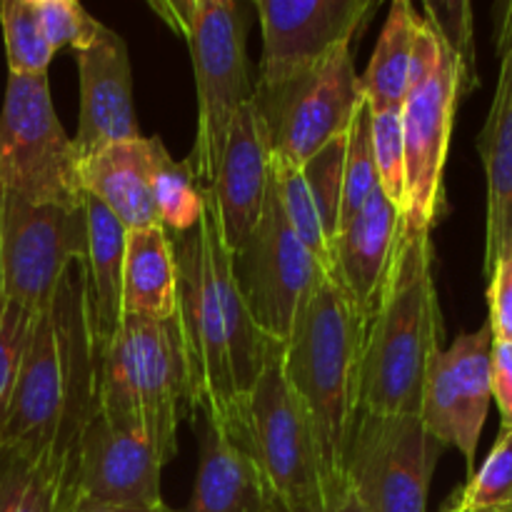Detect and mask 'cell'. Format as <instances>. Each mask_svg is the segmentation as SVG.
<instances>
[{"label": "cell", "instance_id": "6da1fadb", "mask_svg": "<svg viewBox=\"0 0 512 512\" xmlns=\"http://www.w3.org/2000/svg\"><path fill=\"white\" fill-rule=\"evenodd\" d=\"M178 263V310L190 413L213 423L243 448L248 395L270 345L255 325L205 195V213L188 233L170 235Z\"/></svg>", "mask_w": 512, "mask_h": 512}, {"label": "cell", "instance_id": "7a4b0ae2", "mask_svg": "<svg viewBox=\"0 0 512 512\" xmlns=\"http://www.w3.org/2000/svg\"><path fill=\"white\" fill-rule=\"evenodd\" d=\"M100 345L90 318L88 270L75 260L33 315L18 380L0 425V448L70 460L98 410Z\"/></svg>", "mask_w": 512, "mask_h": 512}, {"label": "cell", "instance_id": "3957f363", "mask_svg": "<svg viewBox=\"0 0 512 512\" xmlns=\"http://www.w3.org/2000/svg\"><path fill=\"white\" fill-rule=\"evenodd\" d=\"M433 240L403 225L378 310L365 325L358 370L360 413L418 415L425 373L440 350Z\"/></svg>", "mask_w": 512, "mask_h": 512}, {"label": "cell", "instance_id": "277c9868", "mask_svg": "<svg viewBox=\"0 0 512 512\" xmlns=\"http://www.w3.org/2000/svg\"><path fill=\"white\" fill-rule=\"evenodd\" d=\"M365 323L338 280L323 275L300 300L293 333L283 345L285 373L303 400L318 440L328 485L348 488L345 458L358 405V370Z\"/></svg>", "mask_w": 512, "mask_h": 512}, {"label": "cell", "instance_id": "5b68a950", "mask_svg": "<svg viewBox=\"0 0 512 512\" xmlns=\"http://www.w3.org/2000/svg\"><path fill=\"white\" fill-rule=\"evenodd\" d=\"M150 8L188 43L198 85V130L185 165L210 188L230 125L253 100L245 40L255 8L240 0H153Z\"/></svg>", "mask_w": 512, "mask_h": 512}, {"label": "cell", "instance_id": "8992f818", "mask_svg": "<svg viewBox=\"0 0 512 512\" xmlns=\"http://www.w3.org/2000/svg\"><path fill=\"white\" fill-rule=\"evenodd\" d=\"M188 405L178 323L125 315L100 345L98 413L123 430L143 433L163 465L178 455L180 410Z\"/></svg>", "mask_w": 512, "mask_h": 512}, {"label": "cell", "instance_id": "52a82bcc", "mask_svg": "<svg viewBox=\"0 0 512 512\" xmlns=\"http://www.w3.org/2000/svg\"><path fill=\"white\" fill-rule=\"evenodd\" d=\"M463 95V68L458 58L433 23L420 15L410 85L400 105L405 143V228L430 233L443 213L445 160Z\"/></svg>", "mask_w": 512, "mask_h": 512}, {"label": "cell", "instance_id": "ba28073f", "mask_svg": "<svg viewBox=\"0 0 512 512\" xmlns=\"http://www.w3.org/2000/svg\"><path fill=\"white\" fill-rule=\"evenodd\" d=\"M285 343L270 345L245 410L243 450L283 510L328 503L345 490L328 485L318 440L303 400L285 373Z\"/></svg>", "mask_w": 512, "mask_h": 512}, {"label": "cell", "instance_id": "9c48e42d", "mask_svg": "<svg viewBox=\"0 0 512 512\" xmlns=\"http://www.w3.org/2000/svg\"><path fill=\"white\" fill-rule=\"evenodd\" d=\"M73 138L60 125L48 75H10L0 113V193L33 205L83 208Z\"/></svg>", "mask_w": 512, "mask_h": 512}, {"label": "cell", "instance_id": "30bf717a", "mask_svg": "<svg viewBox=\"0 0 512 512\" xmlns=\"http://www.w3.org/2000/svg\"><path fill=\"white\" fill-rule=\"evenodd\" d=\"M253 103L263 118L273 158L305 165L330 140L348 133L363 103L353 45H343L275 83H255Z\"/></svg>", "mask_w": 512, "mask_h": 512}, {"label": "cell", "instance_id": "8fae6325", "mask_svg": "<svg viewBox=\"0 0 512 512\" xmlns=\"http://www.w3.org/2000/svg\"><path fill=\"white\" fill-rule=\"evenodd\" d=\"M445 445L420 415L360 413L345 458V478L365 512H425Z\"/></svg>", "mask_w": 512, "mask_h": 512}, {"label": "cell", "instance_id": "7c38bea8", "mask_svg": "<svg viewBox=\"0 0 512 512\" xmlns=\"http://www.w3.org/2000/svg\"><path fill=\"white\" fill-rule=\"evenodd\" d=\"M230 268L255 325L268 338L288 343L300 300L328 273L290 228L273 158L263 213L243 248L230 255Z\"/></svg>", "mask_w": 512, "mask_h": 512}, {"label": "cell", "instance_id": "4fadbf2b", "mask_svg": "<svg viewBox=\"0 0 512 512\" xmlns=\"http://www.w3.org/2000/svg\"><path fill=\"white\" fill-rule=\"evenodd\" d=\"M88 255V220L83 208L33 205L3 195L0 213V295L38 313L60 278Z\"/></svg>", "mask_w": 512, "mask_h": 512}, {"label": "cell", "instance_id": "5bb4252c", "mask_svg": "<svg viewBox=\"0 0 512 512\" xmlns=\"http://www.w3.org/2000/svg\"><path fill=\"white\" fill-rule=\"evenodd\" d=\"M490 353L493 330L488 323L475 333H463L430 360L420 398L418 415L425 430L445 448H455L463 455L468 478L475 473L480 435L493 403Z\"/></svg>", "mask_w": 512, "mask_h": 512}, {"label": "cell", "instance_id": "9a60e30c", "mask_svg": "<svg viewBox=\"0 0 512 512\" xmlns=\"http://www.w3.org/2000/svg\"><path fill=\"white\" fill-rule=\"evenodd\" d=\"M263 30L258 83H275L353 45L378 0H255Z\"/></svg>", "mask_w": 512, "mask_h": 512}, {"label": "cell", "instance_id": "2e32d148", "mask_svg": "<svg viewBox=\"0 0 512 512\" xmlns=\"http://www.w3.org/2000/svg\"><path fill=\"white\" fill-rule=\"evenodd\" d=\"M163 468L143 433L118 428L95 410L75 448L70 488L75 498L95 503L160 505Z\"/></svg>", "mask_w": 512, "mask_h": 512}, {"label": "cell", "instance_id": "e0dca14e", "mask_svg": "<svg viewBox=\"0 0 512 512\" xmlns=\"http://www.w3.org/2000/svg\"><path fill=\"white\" fill-rule=\"evenodd\" d=\"M80 78V125L73 138L78 160L115 143L140 138L133 108V68L123 35L100 25L75 50Z\"/></svg>", "mask_w": 512, "mask_h": 512}, {"label": "cell", "instance_id": "ac0fdd59", "mask_svg": "<svg viewBox=\"0 0 512 512\" xmlns=\"http://www.w3.org/2000/svg\"><path fill=\"white\" fill-rule=\"evenodd\" d=\"M270 180V143L263 118L250 100L238 110L225 140L223 158L210 188L208 203L218 220L220 238L230 255L250 238L263 213Z\"/></svg>", "mask_w": 512, "mask_h": 512}, {"label": "cell", "instance_id": "d6986e66", "mask_svg": "<svg viewBox=\"0 0 512 512\" xmlns=\"http://www.w3.org/2000/svg\"><path fill=\"white\" fill-rule=\"evenodd\" d=\"M403 235V213L375 190L368 203L335 233L333 275L365 325L378 310Z\"/></svg>", "mask_w": 512, "mask_h": 512}, {"label": "cell", "instance_id": "ffe728a7", "mask_svg": "<svg viewBox=\"0 0 512 512\" xmlns=\"http://www.w3.org/2000/svg\"><path fill=\"white\" fill-rule=\"evenodd\" d=\"M500 78L488 120L478 138L488 180L483 273L490 278L495 265L512 253V45L498 43Z\"/></svg>", "mask_w": 512, "mask_h": 512}, {"label": "cell", "instance_id": "44dd1931", "mask_svg": "<svg viewBox=\"0 0 512 512\" xmlns=\"http://www.w3.org/2000/svg\"><path fill=\"white\" fill-rule=\"evenodd\" d=\"M200 463L193 495L175 512H275L273 495L250 455L225 438L213 423L198 418Z\"/></svg>", "mask_w": 512, "mask_h": 512}, {"label": "cell", "instance_id": "7402d4cb", "mask_svg": "<svg viewBox=\"0 0 512 512\" xmlns=\"http://www.w3.org/2000/svg\"><path fill=\"white\" fill-rule=\"evenodd\" d=\"M80 188L98 198L123 228L160 225L150 198V138L115 143L78 163Z\"/></svg>", "mask_w": 512, "mask_h": 512}, {"label": "cell", "instance_id": "603a6c76", "mask_svg": "<svg viewBox=\"0 0 512 512\" xmlns=\"http://www.w3.org/2000/svg\"><path fill=\"white\" fill-rule=\"evenodd\" d=\"M178 310V263L163 225L130 230L123 263V318L173 320Z\"/></svg>", "mask_w": 512, "mask_h": 512}, {"label": "cell", "instance_id": "cb8c5ba5", "mask_svg": "<svg viewBox=\"0 0 512 512\" xmlns=\"http://www.w3.org/2000/svg\"><path fill=\"white\" fill-rule=\"evenodd\" d=\"M88 220V298L98 345L108 343L123 323V263L128 230L93 195H85Z\"/></svg>", "mask_w": 512, "mask_h": 512}, {"label": "cell", "instance_id": "d4e9b609", "mask_svg": "<svg viewBox=\"0 0 512 512\" xmlns=\"http://www.w3.org/2000/svg\"><path fill=\"white\" fill-rule=\"evenodd\" d=\"M418 23L420 15L408 0H395L390 5L373 58L365 73L358 75L360 95L370 110H400L403 105L410 85Z\"/></svg>", "mask_w": 512, "mask_h": 512}, {"label": "cell", "instance_id": "484cf974", "mask_svg": "<svg viewBox=\"0 0 512 512\" xmlns=\"http://www.w3.org/2000/svg\"><path fill=\"white\" fill-rule=\"evenodd\" d=\"M70 475V460L0 448V512H68L75 498Z\"/></svg>", "mask_w": 512, "mask_h": 512}, {"label": "cell", "instance_id": "4316f807", "mask_svg": "<svg viewBox=\"0 0 512 512\" xmlns=\"http://www.w3.org/2000/svg\"><path fill=\"white\" fill-rule=\"evenodd\" d=\"M150 198L158 223L168 235L188 233L205 213V188L195 180L190 168L175 163L163 140L150 138Z\"/></svg>", "mask_w": 512, "mask_h": 512}, {"label": "cell", "instance_id": "83f0119b", "mask_svg": "<svg viewBox=\"0 0 512 512\" xmlns=\"http://www.w3.org/2000/svg\"><path fill=\"white\" fill-rule=\"evenodd\" d=\"M270 158H273V153H270ZM273 170L278 175L280 195H283V208L285 215H288L290 228L298 235L303 248L313 255L315 263L323 268V273L333 275V243L325 233L318 205H315L313 195L305 185L303 170H300V165L285 163L280 158H273Z\"/></svg>", "mask_w": 512, "mask_h": 512}, {"label": "cell", "instance_id": "f1b7e54d", "mask_svg": "<svg viewBox=\"0 0 512 512\" xmlns=\"http://www.w3.org/2000/svg\"><path fill=\"white\" fill-rule=\"evenodd\" d=\"M0 28L10 75H48L55 53L45 40L35 0H0Z\"/></svg>", "mask_w": 512, "mask_h": 512}, {"label": "cell", "instance_id": "f546056e", "mask_svg": "<svg viewBox=\"0 0 512 512\" xmlns=\"http://www.w3.org/2000/svg\"><path fill=\"white\" fill-rule=\"evenodd\" d=\"M378 188V170H375L373 140H370V110L368 105L360 103L348 128V145H345L343 200H340L338 230L368 203V198Z\"/></svg>", "mask_w": 512, "mask_h": 512}, {"label": "cell", "instance_id": "4dcf8cb0", "mask_svg": "<svg viewBox=\"0 0 512 512\" xmlns=\"http://www.w3.org/2000/svg\"><path fill=\"white\" fill-rule=\"evenodd\" d=\"M500 505L512 508V428L500 430L498 443L485 458L483 468L470 475L443 512H470Z\"/></svg>", "mask_w": 512, "mask_h": 512}, {"label": "cell", "instance_id": "1f68e13d", "mask_svg": "<svg viewBox=\"0 0 512 512\" xmlns=\"http://www.w3.org/2000/svg\"><path fill=\"white\" fill-rule=\"evenodd\" d=\"M345 145H348V133L338 135L330 140L325 148H320L303 170L305 185H308L310 195H313L318 213L323 218L325 233H328L330 243L335 240L340 225V200H343V170H345Z\"/></svg>", "mask_w": 512, "mask_h": 512}, {"label": "cell", "instance_id": "d6a6232c", "mask_svg": "<svg viewBox=\"0 0 512 512\" xmlns=\"http://www.w3.org/2000/svg\"><path fill=\"white\" fill-rule=\"evenodd\" d=\"M370 140L380 190L405 215V143L400 110H370Z\"/></svg>", "mask_w": 512, "mask_h": 512}, {"label": "cell", "instance_id": "836d02e7", "mask_svg": "<svg viewBox=\"0 0 512 512\" xmlns=\"http://www.w3.org/2000/svg\"><path fill=\"white\" fill-rule=\"evenodd\" d=\"M423 18L433 23L440 38L458 58L463 68L465 95L478 85V70H475V30H473V8L465 0H428L423 3Z\"/></svg>", "mask_w": 512, "mask_h": 512}, {"label": "cell", "instance_id": "e575fe53", "mask_svg": "<svg viewBox=\"0 0 512 512\" xmlns=\"http://www.w3.org/2000/svg\"><path fill=\"white\" fill-rule=\"evenodd\" d=\"M33 315L23 305L0 295V425H3L5 410H8L10 395H13L15 380H18L20 360H23L25 345H28Z\"/></svg>", "mask_w": 512, "mask_h": 512}, {"label": "cell", "instance_id": "d590c367", "mask_svg": "<svg viewBox=\"0 0 512 512\" xmlns=\"http://www.w3.org/2000/svg\"><path fill=\"white\" fill-rule=\"evenodd\" d=\"M40 25L48 45L55 50L83 48L90 38L100 30V20H95L78 0H35Z\"/></svg>", "mask_w": 512, "mask_h": 512}, {"label": "cell", "instance_id": "8d00e7d4", "mask_svg": "<svg viewBox=\"0 0 512 512\" xmlns=\"http://www.w3.org/2000/svg\"><path fill=\"white\" fill-rule=\"evenodd\" d=\"M488 280V325L495 340H510L512 343V253L495 265Z\"/></svg>", "mask_w": 512, "mask_h": 512}, {"label": "cell", "instance_id": "74e56055", "mask_svg": "<svg viewBox=\"0 0 512 512\" xmlns=\"http://www.w3.org/2000/svg\"><path fill=\"white\" fill-rule=\"evenodd\" d=\"M490 388L493 400L498 403L503 428H512V343L510 340L493 338V353H490Z\"/></svg>", "mask_w": 512, "mask_h": 512}, {"label": "cell", "instance_id": "f35d334b", "mask_svg": "<svg viewBox=\"0 0 512 512\" xmlns=\"http://www.w3.org/2000/svg\"><path fill=\"white\" fill-rule=\"evenodd\" d=\"M68 512H175L168 505H120V503H95V500L73 498Z\"/></svg>", "mask_w": 512, "mask_h": 512}, {"label": "cell", "instance_id": "ab89813d", "mask_svg": "<svg viewBox=\"0 0 512 512\" xmlns=\"http://www.w3.org/2000/svg\"><path fill=\"white\" fill-rule=\"evenodd\" d=\"M275 512H365V508H363V503L358 500V495H355V490L348 488L343 495L328 500V503L305 505V508H295V510L278 508Z\"/></svg>", "mask_w": 512, "mask_h": 512}, {"label": "cell", "instance_id": "60d3db41", "mask_svg": "<svg viewBox=\"0 0 512 512\" xmlns=\"http://www.w3.org/2000/svg\"><path fill=\"white\" fill-rule=\"evenodd\" d=\"M500 20H498V43L512 45V3L500 8Z\"/></svg>", "mask_w": 512, "mask_h": 512}, {"label": "cell", "instance_id": "b9f144b4", "mask_svg": "<svg viewBox=\"0 0 512 512\" xmlns=\"http://www.w3.org/2000/svg\"><path fill=\"white\" fill-rule=\"evenodd\" d=\"M470 512H512L510 505H500V508H483V510H470Z\"/></svg>", "mask_w": 512, "mask_h": 512}, {"label": "cell", "instance_id": "7bdbcfd3", "mask_svg": "<svg viewBox=\"0 0 512 512\" xmlns=\"http://www.w3.org/2000/svg\"><path fill=\"white\" fill-rule=\"evenodd\" d=\"M0 213H3V193H0Z\"/></svg>", "mask_w": 512, "mask_h": 512}]
</instances>
